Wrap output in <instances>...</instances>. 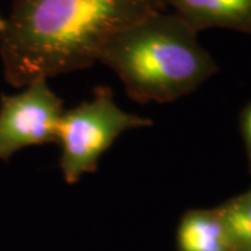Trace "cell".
<instances>
[{
	"label": "cell",
	"mask_w": 251,
	"mask_h": 251,
	"mask_svg": "<svg viewBox=\"0 0 251 251\" xmlns=\"http://www.w3.org/2000/svg\"><path fill=\"white\" fill-rule=\"evenodd\" d=\"M232 251H251V190L216 208Z\"/></svg>",
	"instance_id": "obj_7"
},
{
	"label": "cell",
	"mask_w": 251,
	"mask_h": 251,
	"mask_svg": "<svg viewBox=\"0 0 251 251\" xmlns=\"http://www.w3.org/2000/svg\"><path fill=\"white\" fill-rule=\"evenodd\" d=\"M177 251H232L215 209H191L180 219Z\"/></svg>",
	"instance_id": "obj_6"
},
{
	"label": "cell",
	"mask_w": 251,
	"mask_h": 251,
	"mask_svg": "<svg viewBox=\"0 0 251 251\" xmlns=\"http://www.w3.org/2000/svg\"><path fill=\"white\" fill-rule=\"evenodd\" d=\"M196 32L229 28L251 34V0H163Z\"/></svg>",
	"instance_id": "obj_5"
},
{
	"label": "cell",
	"mask_w": 251,
	"mask_h": 251,
	"mask_svg": "<svg viewBox=\"0 0 251 251\" xmlns=\"http://www.w3.org/2000/svg\"><path fill=\"white\" fill-rule=\"evenodd\" d=\"M151 125L152 120L120 108L110 87H97L94 98L63 112L57 125L60 169L66 183L74 184L85 173L97 171L100 156L122 133Z\"/></svg>",
	"instance_id": "obj_3"
},
{
	"label": "cell",
	"mask_w": 251,
	"mask_h": 251,
	"mask_svg": "<svg viewBox=\"0 0 251 251\" xmlns=\"http://www.w3.org/2000/svg\"><path fill=\"white\" fill-rule=\"evenodd\" d=\"M4 27H6V20H3V18L0 17V35L4 31Z\"/></svg>",
	"instance_id": "obj_9"
},
{
	"label": "cell",
	"mask_w": 251,
	"mask_h": 251,
	"mask_svg": "<svg viewBox=\"0 0 251 251\" xmlns=\"http://www.w3.org/2000/svg\"><path fill=\"white\" fill-rule=\"evenodd\" d=\"M98 62L137 102H173L215 74L218 66L197 32L173 13L155 11L112 36Z\"/></svg>",
	"instance_id": "obj_2"
},
{
	"label": "cell",
	"mask_w": 251,
	"mask_h": 251,
	"mask_svg": "<svg viewBox=\"0 0 251 251\" xmlns=\"http://www.w3.org/2000/svg\"><path fill=\"white\" fill-rule=\"evenodd\" d=\"M163 10V0H14L0 35L6 81L24 88L87 69L112 36Z\"/></svg>",
	"instance_id": "obj_1"
},
{
	"label": "cell",
	"mask_w": 251,
	"mask_h": 251,
	"mask_svg": "<svg viewBox=\"0 0 251 251\" xmlns=\"http://www.w3.org/2000/svg\"><path fill=\"white\" fill-rule=\"evenodd\" d=\"M63 100L48 85L35 80L16 95L0 97V159L31 145L56 143Z\"/></svg>",
	"instance_id": "obj_4"
},
{
	"label": "cell",
	"mask_w": 251,
	"mask_h": 251,
	"mask_svg": "<svg viewBox=\"0 0 251 251\" xmlns=\"http://www.w3.org/2000/svg\"><path fill=\"white\" fill-rule=\"evenodd\" d=\"M242 127L243 134H244V138H246V144H247V148H249V153L251 156V103L243 113Z\"/></svg>",
	"instance_id": "obj_8"
}]
</instances>
